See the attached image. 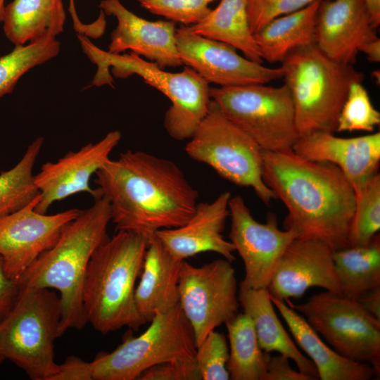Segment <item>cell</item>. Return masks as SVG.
I'll return each mask as SVG.
<instances>
[{
    "mask_svg": "<svg viewBox=\"0 0 380 380\" xmlns=\"http://www.w3.org/2000/svg\"><path fill=\"white\" fill-rule=\"evenodd\" d=\"M95 175L118 231L148 240L159 230L184 224L198 203L197 191L176 163L144 151L128 150Z\"/></svg>",
    "mask_w": 380,
    "mask_h": 380,
    "instance_id": "cell-1",
    "label": "cell"
},
{
    "mask_svg": "<svg viewBox=\"0 0 380 380\" xmlns=\"http://www.w3.org/2000/svg\"><path fill=\"white\" fill-rule=\"evenodd\" d=\"M262 178L285 205V229L296 239H316L336 251L349 247L355 194L335 165L293 151H262Z\"/></svg>",
    "mask_w": 380,
    "mask_h": 380,
    "instance_id": "cell-2",
    "label": "cell"
},
{
    "mask_svg": "<svg viewBox=\"0 0 380 380\" xmlns=\"http://www.w3.org/2000/svg\"><path fill=\"white\" fill-rule=\"evenodd\" d=\"M110 206L103 196L81 210L58 239L16 279L20 287L56 289L61 303V332L80 329L87 323L83 308L85 275L95 250L108 238Z\"/></svg>",
    "mask_w": 380,
    "mask_h": 380,
    "instance_id": "cell-3",
    "label": "cell"
},
{
    "mask_svg": "<svg viewBox=\"0 0 380 380\" xmlns=\"http://www.w3.org/2000/svg\"><path fill=\"white\" fill-rule=\"evenodd\" d=\"M148 241L133 232L118 231L91 257L83 285V308L87 323L102 334L124 327L138 330L146 323L134 295Z\"/></svg>",
    "mask_w": 380,
    "mask_h": 380,
    "instance_id": "cell-4",
    "label": "cell"
},
{
    "mask_svg": "<svg viewBox=\"0 0 380 380\" xmlns=\"http://www.w3.org/2000/svg\"><path fill=\"white\" fill-rule=\"evenodd\" d=\"M77 38L85 54L97 66L92 84L113 87L110 68L117 78L141 77L171 102L164 118L167 134L177 141L191 138L207 115L211 101L209 84L196 71L186 66L179 72H167L132 52L113 54L98 48L86 36L78 34Z\"/></svg>",
    "mask_w": 380,
    "mask_h": 380,
    "instance_id": "cell-5",
    "label": "cell"
},
{
    "mask_svg": "<svg viewBox=\"0 0 380 380\" xmlns=\"http://www.w3.org/2000/svg\"><path fill=\"white\" fill-rule=\"evenodd\" d=\"M281 63L299 136L318 131L336 132L350 87L362 82L364 75L354 65L331 59L315 44L293 50Z\"/></svg>",
    "mask_w": 380,
    "mask_h": 380,
    "instance_id": "cell-6",
    "label": "cell"
},
{
    "mask_svg": "<svg viewBox=\"0 0 380 380\" xmlns=\"http://www.w3.org/2000/svg\"><path fill=\"white\" fill-rule=\"evenodd\" d=\"M13 309L0 322V357L34 380H52L59 371L54 342L61 336V303L50 289L20 287Z\"/></svg>",
    "mask_w": 380,
    "mask_h": 380,
    "instance_id": "cell-7",
    "label": "cell"
},
{
    "mask_svg": "<svg viewBox=\"0 0 380 380\" xmlns=\"http://www.w3.org/2000/svg\"><path fill=\"white\" fill-rule=\"evenodd\" d=\"M192 327L179 303L156 314L147 329L127 337L110 353H101L90 362L92 380H134L155 365L195 358Z\"/></svg>",
    "mask_w": 380,
    "mask_h": 380,
    "instance_id": "cell-8",
    "label": "cell"
},
{
    "mask_svg": "<svg viewBox=\"0 0 380 380\" xmlns=\"http://www.w3.org/2000/svg\"><path fill=\"white\" fill-rule=\"evenodd\" d=\"M221 113L264 151L291 150L299 137L288 87L265 84L210 88Z\"/></svg>",
    "mask_w": 380,
    "mask_h": 380,
    "instance_id": "cell-9",
    "label": "cell"
},
{
    "mask_svg": "<svg viewBox=\"0 0 380 380\" xmlns=\"http://www.w3.org/2000/svg\"><path fill=\"white\" fill-rule=\"evenodd\" d=\"M188 156L236 185L253 189L268 205L276 196L262 178V149L229 120L211 99L207 115L185 146Z\"/></svg>",
    "mask_w": 380,
    "mask_h": 380,
    "instance_id": "cell-10",
    "label": "cell"
},
{
    "mask_svg": "<svg viewBox=\"0 0 380 380\" xmlns=\"http://www.w3.org/2000/svg\"><path fill=\"white\" fill-rule=\"evenodd\" d=\"M338 355L350 360L367 363L380 372V320L368 312L355 299L325 291L307 301L293 305Z\"/></svg>",
    "mask_w": 380,
    "mask_h": 380,
    "instance_id": "cell-11",
    "label": "cell"
},
{
    "mask_svg": "<svg viewBox=\"0 0 380 380\" xmlns=\"http://www.w3.org/2000/svg\"><path fill=\"white\" fill-rule=\"evenodd\" d=\"M178 291L179 303L192 327L196 347L210 331L239 313L235 270L224 258L201 267L183 260Z\"/></svg>",
    "mask_w": 380,
    "mask_h": 380,
    "instance_id": "cell-12",
    "label": "cell"
},
{
    "mask_svg": "<svg viewBox=\"0 0 380 380\" xmlns=\"http://www.w3.org/2000/svg\"><path fill=\"white\" fill-rule=\"evenodd\" d=\"M230 241L241 258L245 277L239 284L251 289H267L276 265L289 244L297 238L291 229L281 230L274 213L265 223L251 215L243 198L236 195L229 201Z\"/></svg>",
    "mask_w": 380,
    "mask_h": 380,
    "instance_id": "cell-13",
    "label": "cell"
},
{
    "mask_svg": "<svg viewBox=\"0 0 380 380\" xmlns=\"http://www.w3.org/2000/svg\"><path fill=\"white\" fill-rule=\"evenodd\" d=\"M39 200L40 194L24 208L0 217V256L6 273L15 280L55 244L81 212L72 208L52 215L41 213L35 210Z\"/></svg>",
    "mask_w": 380,
    "mask_h": 380,
    "instance_id": "cell-14",
    "label": "cell"
},
{
    "mask_svg": "<svg viewBox=\"0 0 380 380\" xmlns=\"http://www.w3.org/2000/svg\"><path fill=\"white\" fill-rule=\"evenodd\" d=\"M175 38L182 63L208 84L232 87L267 84L282 78L281 67L270 68L251 61L232 46L194 33L186 26L176 30Z\"/></svg>",
    "mask_w": 380,
    "mask_h": 380,
    "instance_id": "cell-15",
    "label": "cell"
},
{
    "mask_svg": "<svg viewBox=\"0 0 380 380\" xmlns=\"http://www.w3.org/2000/svg\"><path fill=\"white\" fill-rule=\"evenodd\" d=\"M121 137L119 131H111L96 143H89L55 162L42 165L34 176L40 194L35 210L46 213L55 202L81 192L88 193L94 198L101 196L98 188L90 186V179L110 159Z\"/></svg>",
    "mask_w": 380,
    "mask_h": 380,
    "instance_id": "cell-16",
    "label": "cell"
},
{
    "mask_svg": "<svg viewBox=\"0 0 380 380\" xmlns=\"http://www.w3.org/2000/svg\"><path fill=\"white\" fill-rule=\"evenodd\" d=\"M333 252L321 241L295 239L276 265L267 287L270 296L297 299L312 287L341 294Z\"/></svg>",
    "mask_w": 380,
    "mask_h": 380,
    "instance_id": "cell-17",
    "label": "cell"
},
{
    "mask_svg": "<svg viewBox=\"0 0 380 380\" xmlns=\"http://www.w3.org/2000/svg\"><path fill=\"white\" fill-rule=\"evenodd\" d=\"M99 7L105 15H113L118 21L110 34L108 52L121 54L129 50L163 69L183 65L177 49L175 22L146 20L128 10L120 0H102Z\"/></svg>",
    "mask_w": 380,
    "mask_h": 380,
    "instance_id": "cell-18",
    "label": "cell"
},
{
    "mask_svg": "<svg viewBox=\"0 0 380 380\" xmlns=\"http://www.w3.org/2000/svg\"><path fill=\"white\" fill-rule=\"evenodd\" d=\"M378 38L362 0H320L315 44L331 59L353 65L360 46Z\"/></svg>",
    "mask_w": 380,
    "mask_h": 380,
    "instance_id": "cell-19",
    "label": "cell"
},
{
    "mask_svg": "<svg viewBox=\"0 0 380 380\" xmlns=\"http://www.w3.org/2000/svg\"><path fill=\"white\" fill-rule=\"evenodd\" d=\"M292 150L307 160L337 166L355 194L378 172L380 133L342 138L330 132H314L299 136Z\"/></svg>",
    "mask_w": 380,
    "mask_h": 380,
    "instance_id": "cell-20",
    "label": "cell"
},
{
    "mask_svg": "<svg viewBox=\"0 0 380 380\" xmlns=\"http://www.w3.org/2000/svg\"><path fill=\"white\" fill-rule=\"evenodd\" d=\"M231 197V193L226 191L211 202L198 203L187 222L178 227L159 230L155 235L165 249L178 260H184L210 251L232 262L235 260L234 246L222 234L229 217Z\"/></svg>",
    "mask_w": 380,
    "mask_h": 380,
    "instance_id": "cell-21",
    "label": "cell"
},
{
    "mask_svg": "<svg viewBox=\"0 0 380 380\" xmlns=\"http://www.w3.org/2000/svg\"><path fill=\"white\" fill-rule=\"evenodd\" d=\"M182 262L173 257L156 235L149 239L134 295L137 310L146 322L179 303Z\"/></svg>",
    "mask_w": 380,
    "mask_h": 380,
    "instance_id": "cell-22",
    "label": "cell"
},
{
    "mask_svg": "<svg viewBox=\"0 0 380 380\" xmlns=\"http://www.w3.org/2000/svg\"><path fill=\"white\" fill-rule=\"evenodd\" d=\"M270 298L286 322L297 345L312 362L321 380H369L377 376L367 363L347 359L334 351L306 319L285 301Z\"/></svg>",
    "mask_w": 380,
    "mask_h": 380,
    "instance_id": "cell-23",
    "label": "cell"
},
{
    "mask_svg": "<svg viewBox=\"0 0 380 380\" xmlns=\"http://www.w3.org/2000/svg\"><path fill=\"white\" fill-rule=\"evenodd\" d=\"M238 297L243 312L253 323L261 349L289 357L301 373L319 379L312 362L299 350L277 317L268 289H251L239 284Z\"/></svg>",
    "mask_w": 380,
    "mask_h": 380,
    "instance_id": "cell-24",
    "label": "cell"
},
{
    "mask_svg": "<svg viewBox=\"0 0 380 380\" xmlns=\"http://www.w3.org/2000/svg\"><path fill=\"white\" fill-rule=\"evenodd\" d=\"M65 18L62 0H13L5 7L3 29L12 44L22 46L56 37Z\"/></svg>",
    "mask_w": 380,
    "mask_h": 380,
    "instance_id": "cell-25",
    "label": "cell"
},
{
    "mask_svg": "<svg viewBox=\"0 0 380 380\" xmlns=\"http://www.w3.org/2000/svg\"><path fill=\"white\" fill-rule=\"evenodd\" d=\"M319 1L276 18L253 34L262 60L281 63L293 50L315 44V18Z\"/></svg>",
    "mask_w": 380,
    "mask_h": 380,
    "instance_id": "cell-26",
    "label": "cell"
},
{
    "mask_svg": "<svg viewBox=\"0 0 380 380\" xmlns=\"http://www.w3.org/2000/svg\"><path fill=\"white\" fill-rule=\"evenodd\" d=\"M248 0H220L219 4L200 23L186 26L197 34L227 43L246 58L262 63L260 50L251 31Z\"/></svg>",
    "mask_w": 380,
    "mask_h": 380,
    "instance_id": "cell-27",
    "label": "cell"
},
{
    "mask_svg": "<svg viewBox=\"0 0 380 380\" xmlns=\"http://www.w3.org/2000/svg\"><path fill=\"white\" fill-rule=\"evenodd\" d=\"M333 258L343 296L357 300L380 286L379 233L369 245L334 251Z\"/></svg>",
    "mask_w": 380,
    "mask_h": 380,
    "instance_id": "cell-28",
    "label": "cell"
},
{
    "mask_svg": "<svg viewBox=\"0 0 380 380\" xmlns=\"http://www.w3.org/2000/svg\"><path fill=\"white\" fill-rule=\"evenodd\" d=\"M229 341L227 368L232 380H265L266 353L251 317L243 312L225 324Z\"/></svg>",
    "mask_w": 380,
    "mask_h": 380,
    "instance_id": "cell-29",
    "label": "cell"
},
{
    "mask_svg": "<svg viewBox=\"0 0 380 380\" xmlns=\"http://www.w3.org/2000/svg\"><path fill=\"white\" fill-rule=\"evenodd\" d=\"M44 141L42 137L36 138L14 167L1 172L0 217L19 210L39 196L33 170Z\"/></svg>",
    "mask_w": 380,
    "mask_h": 380,
    "instance_id": "cell-30",
    "label": "cell"
},
{
    "mask_svg": "<svg viewBox=\"0 0 380 380\" xmlns=\"http://www.w3.org/2000/svg\"><path fill=\"white\" fill-rule=\"evenodd\" d=\"M60 42L47 37L22 46H15L0 57V99L13 90L19 79L28 70L58 56Z\"/></svg>",
    "mask_w": 380,
    "mask_h": 380,
    "instance_id": "cell-31",
    "label": "cell"
},
{
    "mask_svg": "<svg viewBox=\"0 0 380 380\" xmlns=\"http://www.w3.org/2000/svg\"><path fill=\"white\" fill-rule=\"evenodd\" d=\"M380 229V174L373 175L355 193V205L350 224V246H365Z\"/></svg>",
    "mask_w": 380,
    "mask_h": 380,
    "instance_id": "cell-32",
    "label": "cell"
},
{
    "mask_svg": "<svg viewBox=\"0 0 380 380\" xmlns=\"http://www.w3.org/2000/svg\"><path fill=\"white\" fill-rule=\"evenodd\" d=\"M379 124L380 113L362 82L352 84L339 114L336 132H372Z\"/></svg>",
    "mask_w": 380,
    "mask_h": 380,
    "instance_id": "cell-33",
    "label": "cell"
},
{
    "mask_svg": "<svg viewBox=\"0 0 380 380\" xmlns=\"http://www.w3.org/2000/svg\"><path fill=\"white\" fill-rule=\"evenodd\" d=\"M229 350L226 336L210 331L196 347L195 361L202 380L230 379L227 368Z\"/></svg>",
    "mask_w": 380,
    "mask_h": 380,
    "instance_id": "cell-34",
    "label": "cell"
},
{
    "mask_svg": "<svg viewBox=\"0 0 380 380\" xmlns=\"http://www.w3.org/2000/svg\"><path fill=\"white\" fill-rule=\"evenodd\" d=\"M217 0H137L154 15L184 26L196 25L211 11L210 4Z\"/></svg>",
    "mask_w": 380,
    "mask_h": 380,
    "instance_id": "cell-35",
    "label": "cell"
},
{
    "mask_svg": "<svg viewBox=\"0 0 380 380\" xmlns=\"http://www.w3.org/2000/svg\"><path fill=\"white\" fill-rule=\"evenodd\" d=\"M320 0H248L251 31L258 32L273 19L300 10Z\"/></svg>",
    "mask_w": 380,
    "mask_h": 380,
    "instance_id": "cell-36",
    "label": "cell"
},
{
    "mask_svg": "<svg viewBox=\"0 0 380 380\" xmlns=\"http://www.w3.org/2000/svg\"><path fill=\"white\" fill-rule=\"evenodd\" d=\"M139 380H201L195 358L163 362L144 371Z\"/></svg>",
    "mask_w": 380,
    "mask_h": 380,
    "instance_id": "cell-37",
    "label": "cell"
},
{
    "mask_svg": "<svg viewBox=\"0 0 380 380\" xmlns=\"http://www.w3.org/2000/svg\"><path fill=\"white\" fill-rule=\"evenodd\" d=\"M289 360L281 354L271 356L270 353H266L265 380H315L310 376L294 370L291 367Z\"/></svg>",
    "mask_w": 380,
    "mask_h": 380,
    "instance_id": "cell-38",
    "label": "cell"
},
{
    "mask_svg": "<svg viewBox=\"0 0 380 380\" xmlns=\"http://www.w3.org/2000/svg\"><path fill=\"white\" fill-rule=\"evenodd\" d=\"M20 291V288L17 281L6 273L3 259L0 256V322L14 307Z\"/></svg>",
    "mask_w": 380,
    "mask_h": 380,
    "instance_id": "cell-39",
    "label": "cell"
},
{
    "mask_svg": "<svg viewBox=\"0 0 380 380\" xmlns=\"http://www.w3.org/2000/svg\"><path fill=\"white\" fill-rule=\"evenodd\" d=\"M52 380H92L90 362L71 356L60 365Z\"/></svg>",
    "mask_w": 380,
    "mask_h": 380,
    "instance_id": "cell-40",
    "label": "cell"
},
{
    "mask_svg": "<svg viewBox=\"0 0 380 380\" xmlns=\"http://www.w3.org/2000/svg\"><path fill=\"white\" fill-rule=\"evenodd\" d=\"M371 315L380 320V286H377L357 300Z\"/></svg>",
    "mask_w": 380,
    "mask_h": 380,
    "instance_id": "cell-41",
    "label": "cell"
},
{
    "mask_svg": "<svg viewBox=\"0 0 380 380\" xmlns=\"http://www.w3.org/2000/svg\"><path fill=\"white\" fill-rule=\"evenodd\" d=\"M359 52L363 53L367 59L372 63H379L380 61V39L369 41L362 44Z\"/></svg>",
    "mask_w": 380,
    "mask_h": 380,
    "instance_id": "cell-42",
    "label": "cell"
},
{
    "mask_svg": "<svg viewBox=\"0 0 380 380\" xmlns=\"http://www.w3.org/2000/svg\"><path fill=\"white\" fill-rule=\"evenodd\" d=\"M368 10L374 26L380 25V0H362Z\"/></svg>",
    "mask_w": 380,
    "mask_h": 380,
    "instance_id": "cell-43",
    "label": "cell"
},
{
    "mask_svg": "<svg viewBox=\"0 0 380 380\" xmlns=\"http://www.w3.org/2000/svg\"><path fill=\"white\" fill-rule=\"evenodd\" d=\"M4 1L5 0H0V22L3 21L4 16V11L6 7V6L4 5Z\"/></svg>",
    "mask_w": 380,
    "mask_h": 380,
    "instance_id": "cell-44",
    "label": "cell"
},
{
    "mask_svg": "<svg viewBox=\"0 0 380 380\" xmlns=\"http://www.w3.org/2000/svg\"><path fill=\"white\" fill-rule=\"evenodd\" d=\"M5 359L2 357H0V365L3 362V361Z\"/></svg>",
    "mask_w": 380,
    "mask_h": 380,
    "instance_id": "cell-45",
    "label": "cell"
},
{
    "mask_svg": "<svg viewBox=\"0 0 380 380\" xmlns=\"http://www.w3.org/2000/svg\"><path fill=\"white\" fill-rule=\"evenodd\" d=\"M74 1V0H70V1Z\"/></svg>",
    "mask_w": 380,
    "mask_h": 380,
    "instance_id": "cell-46",
    "label": "cell"
}]
</instances>
